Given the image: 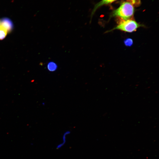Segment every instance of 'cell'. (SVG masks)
<instances>
[{"label":"cell","instance_id":"6da1fadb","mask_svg":"<svg viewBox=\"0 0 159 159\" xmlns=\"http://www.w3.org/2000/svg\"><path fill=\"white\" fill-rule=\"evenodd\" d=\"M134 12V8L132 4L129 2H125L113 11L112 16H117L120 19L127 20L132 17Z\"/></svg>","mask_w":159,"mask_h":159},{"label":"cell","instance_id":"7a4b0ae2","mask_svg":"<svg viewBox=\"0 0 159 159\" xmlns=\"http://www.w3.org/2000/svg\"><path fill=\"white\" fill-rule=\"evenodd\" d=\"M143 25L137 23L135 20L130 19L123 20L120 19L117 22V25L106 32L115 30H119L124 32L131 33L135 32L137 29Z\"/></svg>","mask_w":159,"mask_h":159},{"label":"cell","instance_id":"3957f363","mask_svg":"<svg viewBox=\"0 0 159 159\" xmlns=\"http://www.w3.org/2000/svg\"><path fill=\"white\" fill-rule=\"evenodd\" d=\"M117 0H101L100 1L96 4L94 6L91 13V18L94 15L97 9L99 8L104 5L110 4Z\"/></svg>","mask_w":159,"mask_h":159},{"label":"cell","instance_id":"277c9868","mask_svg":"<svg viewBox=\"0 0 159 159\" xmlns=\"http://www.w3.org/2000/svg\"><path fill=\"white\" fill-rule=\"evenodd\" d=\"M0 24L5 27L8 32H10L13 28V24L11 21L9 19H3L0 21Z\"/></svg>","mask_w":159,"mask_h":159},{"label":"cell","instance_id":"5b68a950","mask_svg":"<svg viewBox=\"0 0 159 159\" xmlns=\"http://www.w3.org/2000/svg\"><path fill=\"white\" fill-rule=\"evenodd\" d=\"M70 133V131L68 130L64 133L62 137V141L56 145L57 149H59L62 148L65 145L67 141V137Z\"/></svg>","mask_w":159,"mask_h":159},{"label":"cell","instance_id":"8992f818","mask_svg":"<svg viewBox=\"0 0 159 159\" xmlns=\"http://www.w3.org/2000/svg\"><path fill=\"white\" fill-rule=\"evenodd\" d=\"M49 71L53 72L55 71L57 69L58 66L57 64L53 61L49 62L47 66Z\"/></svg>","mask_w":159,"mask_h":159},{"label":"cell","instance_id":"52a82bcc","mask_svg":"<svg viewBox=\"0 0 159 159\" xmlns=\"http://www.w3.org/2000/svg\"><path fill=\"white\" fill-rule=\"evenodd\" d=\"M8 31L6 29L0 24V40L4 39L6 36Z\"/></svg>","mask_w":159,"mask_h":159},{"label":"cell","instance_id":"ba28073f","mask_svg":"<svg viewBox=\"0 0 159 159\" xmlns=\"http://www.w3.org/2000/svg\"><path fill=\"white\" fill-rule=\"evenodd\" d=\"M124 43L125 46L127 47H131L133 44V41L132 39L127 38L124 40Z\"/></svg>","mask_w":159,"mask_h":159},{"label":"cell","instance_id":"9c48e42d","mask_svg":"<svg viewBox=\"0 0 159 159\" xmlns=\"http://www.w3.org/2000/svg\"><path fill=\"white\" fill-rule=\"evenodd\" d=\"M129 1V2L132 4H134L136 3V0H127Z\"/></svg>","mask_w":159,"mask_h":159}]
</instances>
